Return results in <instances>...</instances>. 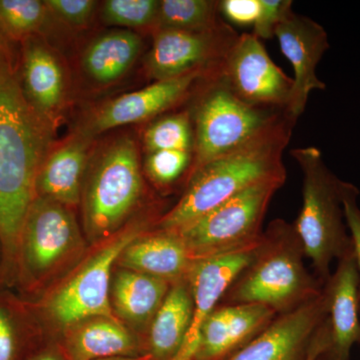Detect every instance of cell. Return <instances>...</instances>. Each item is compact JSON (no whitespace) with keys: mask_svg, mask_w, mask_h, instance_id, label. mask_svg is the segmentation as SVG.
I'll return each mask as SVG.
<instances>
[{"mask_svg":"<svg viewBox=\"0 0 360 360\" xmlns=\"http://www.w3.org/2000/svg\"><path fill=\"white\" fill-rule=\"evenodd\" d=\"M51 122L28 103L18 73L0 75V240L4 276H15L21 231L37 198L35 182L49 153Z\"/></svg>","mask_w":360,"mask_h":360,"instance_id":"1","label":"cell"},{"mask_svg":"<svg viewBox=\"0 0 360 360\" xmlns=\"http://www.w3.org/2000/svg\"><path fill=\"white\" fill-rule=\"evenodd\" d=\"M296 122L281 111L243 146L193 172L179 202L158 221V229L177 231L248 187L286 177L283 156Z\"/></svg>","mask_w":360,"mask_h":360,"instance_id":"2","label":"cell"},{"mask_svg":"<svg viewBox=\"0 0 360 360\" xmlns=\"http://www.w3.org/2000/svg\"><path fill=\"white\" fill-rule=\"evenodd\" d=\"M304 257L293 224L274 220L264 231L257 255L225 293L224 304H260L277 315L302 307L323 290Z\"/></svg>","mask_w":360,"mask_h":360,"instance_id":"3","label":"cell"},{"mask_svg":"<svg viewBox=\"0 0 360 360\" xmlns=\"http://www.w3.org/2000/svg\"><path fill=\"white\" fill-rule=\"evenodd\" d=\"M290 155L303 175L302 206L293 227L314 276L324 285L333 262L352 250L342 201L347 181L329 169L314 146L292 149Z\"/></svg>","mask_w":360,"mask_h":360,"instance_id":"4","label":"cell"},{"mask_svg":"<svg viewBox=\"0 0 360 360\" xmlns=\"http://www.w3.org/2000/svg\"><path fill=\"white\" fill-rule=\"evenodd\" d=\"M84 188L85 231L92 241L112 236L134 210L143 191L136 142L120 136L89 160Z\"/></svg>","mask_w":360,"mask_h":360,"instance_id":"5","label":"cell"},{"mask_svg":"<svg viewBox=\"0 0 360 360\" xmlns=\"http://www.w3.org/2000/svg\"><path fill=\"white\" fill-rule=\"evenodd\" d=\"M205 94L194 112V149L191 172L227 155L259 134L281 111L245 103L220 72L207 78ZM189 174V175H191Z\"/></svg>","mask_w":360,"mask_h":360,"instance_id":"6","label":"cell"},{"mask_svg":"<svg viewBox=\"0 0 360 360\" xmlns=\"http://www.w3.org/2000/svg\"><path fill=\"white\" fill-rule=\"evenodd\" d=\"M285 180L286 177L265 180L248 187L200 219L172 232L179 236L193 260L250 245L264 233L262 222L270 201Z\"/></svg>","mask_w":360,"mask_h":360,"instance_id":"7","label":"cell"},{"mask_svg":"<svg viewBox=\"0 0 360 360\" xmlns=\"http://www.w3.org/2000/svg\"><path fill=\"white\" fill-rule=\"evenodd\" d=\"M80 236L70 207L37 196L21 231L15 276L32 290L79 245Z\"/></svg>","mask_w":360,"mask_h":360,"instance_id":"8","label":"cell"},{"mask_svg":"<svg viewBox=\"0 0 360 360\" xmlns=\"http://www.w3.org/2000/svg\"><path fill=\"white\" fill-rule=\"evenodd\" d=\"M143 233L142 227L136 226L113 238L51 293L44 304L51 321L66 329L91 317L118 319L111 305V269L125 248Z\"/></svg>","mask_w":360,"mask_h":360,"instance_id":"9","label":"cell"},{"mask_svg":"<svg viewBox=\"0 0 360 360\" xmlns=\"http://www.w3.org/2000/svg\"><path fill=\"white\" fill-rule=\"evenodd\" d=\"M232 91L245 103L269 110H285L293 86L252 33L238 35L220 70Z\"/></svg>","mask_w":360,"mask_h":360,"instance_id":"10","label":"cell"},{"mask_svg":"<svg viewBox=\"0 0 360 360\" xmlns=\"http://www.w3.org/2000/svg\"><path fill=\"white\" fill-rule=\"evenodd\" d=\"M238 35L225 21L205 32L158 30L146 60L148 75L160 82L196 70L217 72Z\"/></svg>","mask_w":360,"mask_h":360,"instance_id":"11","label":"cell"},{"mask_svg":"<svg viewBox=\"0 0 360 360\" xmlns=\"http://www.w3.org/2000/svg\"><path fill=\"white\" fill-rule=\"evenodd\" d=\"M326 316L323 290L302 307L277 315L259 335L224 360H307Z\"/></svg>","mask_w":360,"mask_h":360,"instance_id":"12","label":"cell"},{"mask_svg":"<svg viewBox=\"0 0 360 360\" xmlns=\"http://www.w3.org/2000/svg\"><path fill=\"white\" fill-rule=\"evenodd\" d=\"M264 233L255 243L238 250L195 260L188 283L193 300V321L184 345L172 360H194L201 326L217 309L231 284L251 264L262 243Z\"/></svg>","mask_w":360,"mask_h":360,"instance_id":"13","label":"cell"},{"mask_svg":"<svg viewBox=\"0 0 360 360\" xmlns=\"http://www.w3.org/2000/svg\"><path fill=\"white\" fill-rule=\"evenodd\" d=\"M274 37L295 71L285 111L298 120L307 108L310 92L326 89V84L317 77L316 68L328 51V34L316 21L292 11L277 26Z\"/></svg>","mask_w":360,"mask_h":360,"instance_id":"14","label":"cell"},{"mask_svg":"<svg viewBox=\"0 0 360 360\" xmlns=\"http://www.w3.org/2000/svg\"><path fill=\"white\" fill-rule=\"evenodd\" d=\"M326 295V347L317 360H350L360 341L359 274L354 248L338 260L324 283Z\"/></svg>","mask_w":360,"mask_h":360,"instance_id":"15","label":"cell"},{"mask_svg":"<svg viewBox=\"0 0 360 360\" xmlns=\"http://www.w3.org/2000/svg\"><path fill=\"white\" fill-rule=\"evenodd\" d=\"M213 73L215 72L193 71L182 77L155 82L146 89L123 94L97 111L84 134L90 136L160 115L184 101L198 80Z\"/></svg>","mask_w":360,"mask_h":360,"instance_id":"16","label":"cell"},{"mask_svg":"<svg viewBox=\"0 0 360 360\" xmlns=\"http://www.w3.org/2000/svg\"><path fill=\"white\" fill-rule=\"evenodd\" d=\"M277 316L260 304H222L201 326L194 360H224L248 345Z\"/></svg>","mask_w":360,"mask_h":360,"instance_id":"17","label":"cell"},{"mask_svg":"<svg viewBox=\"0 0 360 360\" xmlns=\"http://www.w3.org/2000/svg\"><path fill=\"white\" fill-rule=\"evenodd\" d=\"M20 75L23 94L34 110L52 122L65 94L63 68L53 52L37 37L22 41Z\"/></svg>","mask_w":360,"mask_h":360,"instance_id":"18","label":"cell"},{"mask_svg":"<svg viewBox=\"0 0 360 360\" xmlns=\"http://www.w3.org/2000/svg\"><path fill=\"white\" fill-rule=\"evenodd\" d=\"M194 262L174 232L160 229L141 234L117 260L123 269L148 274L172 284L188 278Z\"/></svg>","mask_w":360,"mask_h":360,"instance_id":"19","label":"cell"},{"mask_svg":"<svg viewBox=\"0 0 360 360\" xmlns=\"http://www.w3.org/2000/svg\"><path fill=\"white\" fill-rule=\"evenodd\" d=\"M89 135L84 132L47 153L39 168L35 193L70 207L82 195V184L89 162Z\"/></svg>","mask_w":360,"mask_h":360,"instance_id":"20","label":"cell"},{"mask_svg":"<svg viewBox=\"0 0 360 360\" xmlns=\"http://www.w3.org/2000/svg\"><path fill=\"white\" fill-rule=\"evenodd\" d=\"M70 360H99L134 356L139 343L120 319L91 317L66 328Z\"/></svg>","mask_w":360,"mask_h":360,"instance_id":"21","label":"cell"},{"mask_svg":"<svg viewBox=\"0 0 360 360\" xmlns=\"http://www.w3.org/2000/svg\"><path fill=\"white\" fill-rule=\"evenodd\" d=\"M193 300L188 278L172 284L149 326V354L155 360H172L184 345L193 321Z\"/></svg>","mask_w":360,"mask_h":360,"instance_id":"22","label":"cell"},{"mask_svg":"<svg viewBox=\"0 0 360 360\" xmlns=\"http://www.w3.org/2000/svg\"><path fill=\"white\" fill-rule=\"evenodd\" d=\"M170 286L165 279L123 269L116 274L110 291L113 311L136 326H150Z\"/></svg>","mask_w":360,"mask_h":360,"instance_id":"23","label":"cell"},{"mask_svg":"<svg viewBox=\"0 0 360 360\" xmlns=\"http://www.w3.org/2000/svg\"><path fill=\"white\" fill-rule=\"evenodd\" d=\"M142 40L129 30H115L97 37L84 52L85 72L94 82L110 84L122 77L139 58Z\"/></svg>","mask_w":360,"mask_h":360,"instance_id":"24","label":"cell"},{"mask_svg":"<svg viewBox=\"0 0 360 360\" xmlns=\"http://www.w3.org/2000/svg\"><path fill=\"white\" fill-rule=\"evenodd\" d=\"M219 13V1L162 0L160 1L156 32L161 30L208 32L224 22Z\"/></svg>","mask_w":360,"mask_h":360,"instance_id":"25","label":"cell"},{"mask_svg":"<svg viewBox=\"0 0 360 360\" xmlns=\"http://www.w3.org/2000/svg\"><path fill=\"white\" fill-rule=\"evenodd\" d=\"M146 151L180 150L194 149V127L188 111H180L163 116L151 123L143 135Z\"/></svg>","mask_w":360,"mask_h":360,"instance_id":"26","label":"cell"},{"mask_svg":"<svg viewBox=\"0 0 360 360\" xmlns=\"http://www.w3.org/2000/svg\"><path fill=\"white\" fill-rule=\"evenodd\" d=\"M47 13L45 2L39 0H0V32L22 42L40 32Z\"/></svg>","mask_w":360,"mask_h":360,"instance_id":"27","label":"cell"},{"mask_svg":"<svg viewBox=\"0 0 360 360\" xmlns=\"http://www.w3.org/2000/svg\"><path fill=\"white\" fill-rule=\"evenodd\" d=\"M160 6L158 0H108L103 6V18L108 25L156 28Z\"/></svg>","mask_w":360,"mask_h":360,"instance_id":"28","label":"cell"},{"mask_svg":"<svg viewBox=\"0 0 360 360\" xmlns=\"http://www.w3.org/2000/svg\"><path fill=\"white\" fill-rule=\"evenodd\" d=\"M193 153L191 151L160 150L148 153L144 169L156 186H172L191 167Z\"/></svg>","mask_w":360,"mask_h":360,"instance_id":"29","label":"cell"},{"mask_svg":"<svg viewBox=\"0 0 360 360\" xmlns=\"http://www.w3.org/2000/svg\"><path fill=\"white\" fill-rule=\"evenodd\" d=\"M290 0H259V13L253 25V32L257 39L274 37L277 26L292 13Z\"/></svg>","mask_w":360,"mask_h":360,"instance_id":"30","label":"cell"},{"mask_svg":"<svg viewBox=\"0 0 360 360\" xmlns=\"http://www.w3.org/2000/svg\"><path fill=\"white\" fill-rule=\"evenodd\" d=\"M44 2L49 13L72 26L87 25L96 4L92 0H47Z\"/></svg>","mask_w":360,"mask_h":360,"instance_id":"31","label":"cell"},{"mask_svg":"<svg viewBox=\"0 0 360 360\" xmlns=\"http://www.w3.org/2000/svg\"><path fill=\"white\" fill-rule=\"evenodd\" d=\"M359 191L356 186L350 182H345L343 191V210H345V220L352 238V248L357 269L359 274V315H360V208L357 203Z\"/></svg>","mask_w":360,"mask_h":360,"instance_id":"32","label":"cell"},{"mask_svg":"<svg viewBox=\"0 0 360 360\" xmlns=\"http://www.w3.org/2000/svg\"><path fill=\"white\" fill-rule=\"evenodd\" d=\"M6 300L0 298V360H14L18 347V326L15 315Z\"/></svg>","mask_w":360,"mask_h":360,"instance_id":"33","label":"cell"},{"mask_svg":"<svg viewBox=\"0 0 360 360\" xmlns=\"http://www.w3.org/2000/svg\"><path fill=\"white\" fill-rule=\"evenodd\" d=\"M219 13L233 25H255L259 13V0H224L219 1Z\"/></svg>","mask_w":360,"mask_h":360,"instance_id":"34","label":"cell"},{"mask_svg":"<svg viewBox=\"0 0 360 360\" xmlns=\"http://www.w3.org/2000/svg\"><path fill=\"white\" fill-rule=\"evenodd\" d=\"M6 39H7L6 35L0 32V75L6 71L14 70L11 59L9 58Z\"/></svg>","mask_w":360,"mask_h":360,"instance_id":"35","label":"cell"},{"mask_svg":"<svg viewBox=\"0 0 360 360\" xmlns=\"http://www.w3.org/2000/svg\"><path fill=\"white\" fill-rule=\"evenodd\" d=\"M326 347V326L322 324V328L321 330V333H319V340H317L316 343H315V347L314 350H312L311 354H310L309 359L307 360H317L319 359V355L321 354V352H323L324 348Z\"/></svg>","mask_w":360,"mask_h":360,"instance_id":"36","label":"cell"},{"mask_svg":"<svg viewBox=\"0 0 360 360\" xmlns=\"http://www.w3.org/2000/svg\"><path fill=\"white\" fill-rule=\"evenodd\" d=\"M99 360H155L150 354H146L143 356H129V357H115V359H106Z\"/></svg>","mask_w":360,"mask_h":360,"instance_id":"37","label":"cell"},{"mask_svg":"<svg viewBox=\"0 0 360 360\" xmlns=\"http://www.w3.org/2000/svg\"><path fill=\"white\" fill-rule=\"evenodd\" d=\"M33 360H60L58 359V356H56V355L51 354H45L39 355V356H37V359Z\"/></svg>","mask_w":360,"mask_h":360,"instance_id":"38","label":"cell"},{"mask_svg":"<svg viewBox=\"0 0 360 360\" xmlns=\"http://www.w3.org/2000/svg\"><path fill=\"white\" fill-rule=\"evenodd\" d=\"M4 272V250H2L1 240H0V274Z\"/></svg>","mask_w":360,"mask_h":360,"instance_id":"39","label":"cell"}]
</instances>
